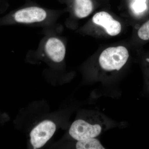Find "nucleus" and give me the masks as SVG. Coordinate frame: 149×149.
Segmentation results:
<instances>
[{"mask_svg":"<svg viewBox=\"0 0 149 149\" xmlns=\"http://www.w3.org/2000/svg\"><path fill=\"white\" fill-rule=\"evenodd\" d=\"M59 14L56 10L48 9L36 5L24 7L12 15L15 23L22 25L40 26L52 29L56 27Z\"/></svg>","mask_w":149,"mask_h":149,"instance_id":"obj_1","label":"nucleus"},{"mask_svg":"<svg viewBox=\"0 0 149 149\" xmlns=\"http://www.w3.org/2000/svg\"><path fill=\"white\" fill-rule=\"evenodd\" d=\"M104 119L100 116H93L87 120L78 119L72 123L69 129L70 135L77 141L96 138L105 128Z\"/></svg>","mask_w":149,"mask_h":149,"instance_id":"obj_2","label":"nucleus"},{"mask_svg":"<svg viewBox=\"0 0 149 149\" xmlns=\"http://www.w3.org/2000/svg\"><path fill=\"white\" fill-rule=\"evenodd\" d=\"M128 58L129 53L125 47H112L102 52L99 57V65L105 71H118L125 65Z\"/></svg>","mask_w":149,"mask_h":149,"instance_id":"obj_3","label":"nucleus"},{"mask_svg":"<svg viewBox=\"0 0 149 149\" xmlns=\"http://www.w3.org/2000/svg\"><path fill=\"white\" fill-rule=\"evenodd\" d=\"M56 33L49 32L41 41L38 51L43 52L51 61L56 63L63 61L66 54V48L64 43Z\"/></svg>","mask_w":149,"mask_h":149,"instance_id":"obj_4","label":"nucleus"},{"mask_svg":"<svg viewBox=\"0 0 149 149\" xmlns=\"http://www.w3.org/2000/svg\"><path fill=\"white\" fill-rule=\"evenodd\" d=\"M56 130L54 123L50 120L40 122L30 133V143L34 149L42 148L51 139Z\"/></svg>","mask_w":149,"mask_h":149,"instance_id":"obj_5","label":"nucleus"},{"mask_svg":"<svg viewBox=\"0 0 149 149\" xmlns=\"http://www.w3.org/2000/svg\"><path fill=\"white\" fill-rule=\"evenodd\" d=\"M93 21L95 24L103 27L107 33L111 36H116L121 31L120 22L106 12H100L95 14L93 17Z\"/></svg>","mask_w":149,"mask_h":149,"instance_id":"obj_6","label":"nucleus"},{"mask_svg":"<svg viewBox=\"0 0 149 149\" xmlns=\"http://www.w3.org/2000/svg\"><path fill=\"white\" fill-rule=\"evenodd\" d=\"M72 3L73 12L77 18H85L93 11L92 0H72Z\"/></svg>","mask_w":149,"mask_h":149,"instance_id":"obj_7","label":"nucleus"},{"mask_svg":"<svg viewBox=\"0 0 149 149\" xmlns=\"http://www.w3.org/2000/svg\"><path fill=\"white\" fill-rule=\"evenodd\" d=\"M77 149H105L100 141L96 138H90L77 141L76 144Z\"/></svg>","mask_w":149,"mask_h":149,"instance_id":"obj_8","label":"nucleus"},{"mask_svg":"<svg viewBox=\"0 0 149 149\" xmlns=\"http://www.w3.org/2000/svg\"><path fill=\"white\" fill-rule=\"evenodd\" d=\"M138 34L139 38L141 40H149V20L140 27Z\"/></svg>","mask_w":149,"mask_h":149,"instance_id":"obj_9","label":"nucleus"},{"mask_svg":"<svg viewBox=\"0 0 149 149\" xmlns=\"http://www.w3.org/2000/svg\"><path fill=\"white\" fill-rule=\"evenodd\" d=\"M146 0H136L133 5V8L137 13H141L144 11L146 8Z\"/></svg>","mask_w":149,"mask_h":149,"instance_id":"obj_10","label":"nucleus"},{"mask_svg":"<svg viewBox=\"0 0 149 149\" xmlns=\"http://www.w3.org/2000/svg\"><path fill=\"white\" fill-rule=\"evenodd\" d=\"M147 60L148 62H149V58L147 59Z\"/></svg>","mask_w":149,"mask_h":149,"instance_id":"obj_11","label":"nucleus"}]
</instances>
